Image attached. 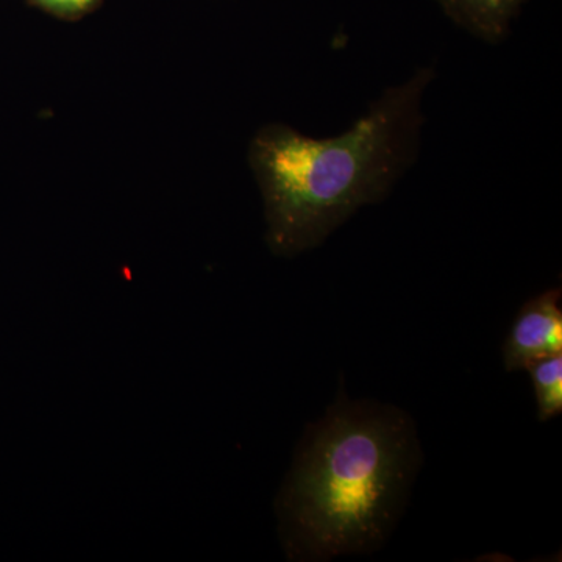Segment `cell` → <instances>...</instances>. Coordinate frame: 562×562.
<instances>
[{"label":"cell","instance_id":"5b68a950","mask_svg":"<svg viewBox=\"0 0 562 562\" xmlns=\"http://www.w3.org/2000/svg\"><path fill=\"white\" fill-rule=\"evenodd\" d=\"M530 373L535 387L538 420L547 422L562 412V353L550 355L530 362L524 369Z\"/></svg>","mask_w":562,"mask_h":562},{"label":"cell","instance_id":"8992f818","mask_svg":"<svg viewBox=\"0 0 562 562\" xmlns=\"http://www.w3.org/2000/svg\"><path fill=\"white\" fill-rule=\"evenodd\" d=\"M25 2L60 20L76 21L98 9L102 0H25Z\"/></svg>","mask_w":562,"mask_h":562},{"label":"cell","instance_id":"3957f363","mask_svg":"<svg viewBox=\"0 0 562 562\" xmlns=\"http://www.w3.org/2000/svg\"><path fill=\"white\" fill-rule=\"evenodd\" d=\"M562 353L561 290H549L525 303L514 319L503 361L508 372L524 371L530 362Z\"/></svg>","mask_w":562,"mask_h":562},{"label":"cell","instance_id":"277c9868","mask_svg":"<svg viewBox=\"0 0 562 562\" xmlns=\"http://www.w3.org/2000/svg\"><path fill=\"white\" fill-rule=\"evenodd\" d=\"M447 18L486 43H501L527 0H436Z\"/></svg>","mask_w":562,"mask_h":562},{"label":"cell","instance_id":"7a4b0ae2","mask_svg":"<svg viewBox=\"0 0 562 562\" xmlns=\"http://www.w3.org/2000/svg\"><path fill=\"white\" fill-rule=\"evenodd\" d=\"M435 77L431 66L417 68L333 138H312L284 124L257 132L249 162L272 254L292 258L316 249L362 206L391 194L419 155L424 98Z\"/></svg>","mask_w":562,"mask_h":562},{"label":"cell","instance_id":"6da1fadb","mask_svg":"<svg viewBox=\"0 0 562 562\" xmlns=\"http://www.w3.org/2000/svg\"><path fill=\"white\" fill-rule=\"evenodd\" d=\"M422 460L408 413L350 401L341 387L303 435L277 498L286 557L324 562L382 549L408 505Z\"/></svg>","mask_w":562,"mask_h":562}]
</instances>
